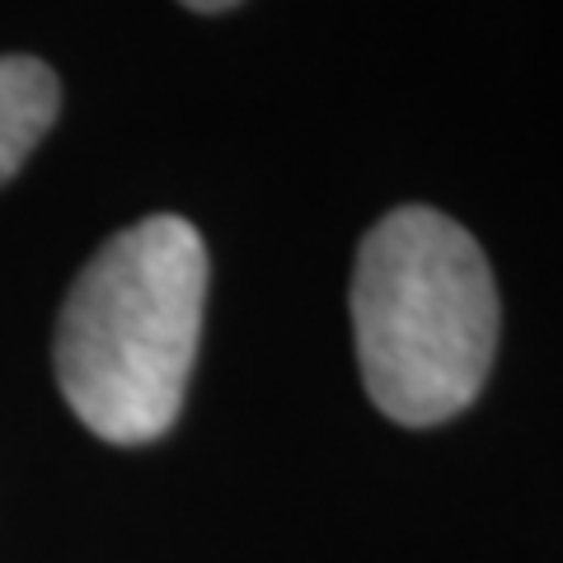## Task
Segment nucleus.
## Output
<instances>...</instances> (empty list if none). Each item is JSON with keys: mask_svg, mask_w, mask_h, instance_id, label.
I'll use <instances>...</instances> for the list:
<instances>
[{"mask_svg": "<svg viewBox=\"0 0 563 563\" xmlns=\"http://www.w3.org/2000/svg\"><path fill=\"white\" fill-rule=\"evenodd\" d=\"M352 343L366 395L404 428H437L479 399L498 352V287L461 221L395 207L352 268Z\"/></svg>", "mask_w": 563, "mask_h": 563, "instance_id": "nucleus-2", "label": "nucleus"}, {"mask_svg": "<svg viewBox=\"0 0 563 563\" xmlns=\"http://www.w3.org/2000/svg\"><path fill=\"white\" fill-rule=\"evenodd\" d=\"M207 306V244L184 217L118 231L70 282L57 320V385L113 446L155 442L184 409Z\"/></svg>", "mask_w": 563, "mask_h": 563, "instance_id": "nucleus-1", "label": "nucleus"}, {"mask_svg": "<svg viewBox=\"0 0 563 563\" xmlns=\"http://www.w3.org/2000/svg\"><path fill=\"white\" fill-rule=\"evenodd\" d=\"M179 5H188V10H198V14H221V10H231V5H240V0H179Z\"/></svg>", "mask_w": 563, "mask_h": 563, "instance_id": "nucleus-4", "label": "nucleus"}, {"mask_svg": "<svg viewBox=\"0 0 563 563\" xmlns=\"http://www.w3.org/2000/svg\"><path fill=\"white\" fill-rule=\"evenodd\" d=\"M62 113V80L38 57H0V184H10Z\"/></svg>", "mask_w": 563, "mask_h": 563, "instance_id": "nucleus-3", "label": "nucleus"}]
</instances>
